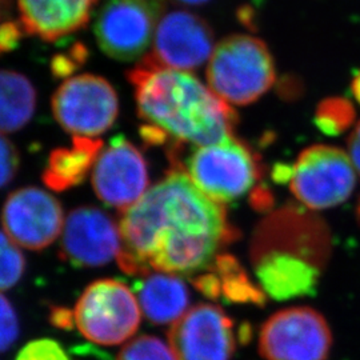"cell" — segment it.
I'll return each mask as SVG.
<instances>
[{
	"label": "cell",
	"mask_w": 360,
	"mask_h": 360,
	"mask_svg": "<svg viewBox=\"0 0 360 360\" xmlns=\"http://www.w3.org/2000/svg\"><path fill=\"white\" fill-rule=\"evenodd\" d=\"M122 251L126 274L153 271L193 275L208 270L224 245L236 239L223 203L207 196L181 169H172L142 198L122 211Z\"/></svg>",
	"instance_id": "1"
},
{
	"label": "cell",
	"mask_w": 360,
	"mask_h": 360,
	"mask_svg": "<svg viewBox=\"0 0 360 360\" xmlns=\"http://www.w3.org/2000/svg\"><path fill=\"white\" fill-rule=\"evenodd\" d=\"M127 79L143 120V141L168 147L171 162L183 155L184 144L199 147L232 136L236 112L191 74L156 65L144 56L127 72Z\"/></svg>",
	"instance_id": "2"
},
{
	"label": "cell",
	"mask_w": 360,
	"mask_h": 360,
	"mask_svg": "<svg viewBox=\"0 0 360 360\" xmlns=\"http://www.w3.org/2000/svg\"><path fill=\"white\" fill-rule=\"evenodd\" d=\"M275 63L263 40L251 35L223 39L208 60L207 82L224 102L247 105L260 99L274 86Z\"/></svg>",
	"instance_id": "3"
},
{
	"label": "cell",
	"mask_w": 360,
	"mask_h": 360,
	"mask_svg": "<svg viewBox=\"0 0 360 360\" xmlns=\"http://www.w3.org/2000/svg\"><path fill=\"white\" fill-rule=\"evenodd\" d=\"M181 171L199 190L219 203L242 198L262 176L259 158L233 136L193 148Z\"/></svg>",
	"instance_id": "4"
},
{
	"label": "cell",
	"mask_w": 360,
	"mask_h": 360,
	"mask_svg": "<svg viewBox=\"0 0 360 360\" xmlns=\"http://www.w3.org/2000/svg\"><path fill=\"white\" fill-rule=\"evenodd\" d=\"M72 326L94 343L116 346L135 334L141 324V306L129 287L115 279L91 283L71 311Z\"/></svg>",
	"instance_id": "5"
},
{
	"label": "cell",
	"mask_w": 360,
	"mask_h": 360,
	"mask_svg": "<svg viewBox=\"0 0 360 360\" xmlns=\"http://www.w3.org/2000/svg\"><path fill=\"white\" fill-rule=\"evenodd\" d=\"M352 162L345 151L331 146H311L295 163L282 168L296 199L311 210H327L346 202L356 178Z\"/></svg>",
	"instance_id": "6"
},
{
	"label": "cell",
	"mask_w": 360,
	"mask_h": 360,
	"mask_svg": "<svg viewBox=\"0 0 360 360\" xmlns=\"http://www.w3.org/2000/svg\"><path fill=\"white\" fill-rule=\"evenodd\" d=\"M52 112L72 136L96 138L111 129L119 115V99L104 77L82 74L67 79L55 91Z\"/></svg>",
	"instance_id": "7"
},
{
	"label": "cell",
	"mask_w": 360,
	"mask_h": 360,
	"mask_svg": "<svg viewBox=\"0 0 360 360\" xmlns=\"http://www.w3.org/2000/svg\"><path fill=\"white\" fill-rule=\"evenodd\" d=\"M165 0H105L94 32L98 46L111 59L134 62L154 40Z\"/></svg>",
	"instance_id": "8"
},
{
	"label": "cell",
	"mask_w": 360,
	"mask_h": 360,
	"mask_svg": "<svg viewBox=\"0 0 360 360\" xmlns=\"http://www.w3.org/2000/svg\"><path fill=\"white\" fill-rule=\"evenodd\" d=\"M333 334L322 314L309 307L275 312L263 323L259 352L266 360H327Z\"/></svg>",
	"instance_id": "9"
},
{
	"label": "cell",
	"mask_w": 360,
	"mask_h": 360,
	"mask_svg": "<svg viewBox=\"0 0 360 360\" xmlns=\"http://www.w3.org/2000/svg\"><path fill=\"white\" fill-rule=\"evenodd\" d=\"M91 181L99 200L124 211L148 191V165L134 143L116 135L98 156Z\"/></svg>",
	"instance_id": "10"
},
{
	"label": "cell",
	"mask_w": 360,
	"mask_h": 360,
	"mask_svg": "<svg viewBox=\"0 0 360 360\" xmlns=\"http://www.w3.org/2000/svg\"><path fill=\"white\" fill-rule=\"evenodd\" d=\"M168 343L176 360H231L235 327L219 306L200 303L172 324Z\"/></svg>",
	"instance_id": "11"
},
{
	"label": "cell",
	"mask_w": 360,
	"mask_h": 360,
	"mask_svg": "<svg viewBox=\"0 0 360 360\" xmlns=\"http://www.w3.org/2000/svg\"><path fill=\"white\" fill-rule=\"evenodd\" d=\"M1 224L16 245L39 251L51 245L63 231V207L41 188H19L6 199Z\"/></svg>",
	"instance_id": "12"
},
{
	"label": "cell",
	"mask_w": 360,
	"mask_h": 360,
	"mask_svg": "<svg viewBox=\"0 0 360 360\" xmlns=\"http://www.w3.org/2000/svg\"><path fill=\"white\" fill-rule=\"evenodd\" d=\"M214 34L206 20L183 10L160 16L155 31L153 52L147 55L156 65L180 71H193L210 60Z\"/></svg>",
	"instance_id": "13"
},
{
	"label": "cell",
	"mask_w": 360,
	"mask_h": 360,
	"mask_svg": "<svg viewBox=\"0 0 360 360\" xmlns=\"http://www.w3.org/2000/svg\"><path fill=\"white\" fill-rule=\"evenodd\" d=\"M122 251L119 224L98 207H77L65 220L60 257L77 267H102Z\"/></svg>",
	"instance_id": "14"
},
{
	"label": "cell",
	"mask_w": 360,
	"mask_h": 360,
	"mask_svg": "<svg viewBox=\"0 0 360 360\" xmlns=\"http://www.w3.org/2000/svg\"><path fill=\"white\" fill-rule=\"evenodd\" d=\"M254 271L263 292L283 302L314 295L322 276L323 264L282 248L251 250Z\"/></svg>",
	"instance_id": "15"
},
{
	"label": "cell",
	"mask_w": 360,
	"mask_h": 360,
	"mask_svg": "<svg viewBox=\"0 0 360 360\" xmlns=\"http://www.w3.org/2000/svg\"><path fill=\"white\" fill-rule=\"evenodd\" d=\"M98 0H18L25 32L46 41L68 37L87 26Z\"/></svg>",
	"instance_id": "16"
},
{
	"label": "cell",
	"mask_w": 360,
	"mask_h": 360,
	"mask_svg": "<svg viewBox=\"0 0 360 360\" xmlns=\"http://www.w3.org/2000/svg\"><path fill=\"white\" fill-rule=\"evenodd\" d=\"M136 297L143 315L155 324L179 321L190 304L186 283L178 275L166 272L144 275L136 285Z\"/></svg>",
	"instance_id": "17"
},
{
	"label": "cell",
	"mask_w": 360,
	"mask_h": 360,
	"mask_svg": "<svg viewBox=\"0 0 360 360\" xmlns=\"http://www.w3.org/2000/svg\"><path fill=\"white\" fill-rule=\"evenodd\" d=\"M102 150L101 139L74 136L71 147H60L50 154L41 174L43 183L58 193L77 187L87 179Z\"/></svg>",
	"instance_id": "18"
},
{
	"label": "cell",
	"mask_w": 360,
	"mask_h": 360,
	"mask_svg": "<svg viewBox=\"0 0 360 360\" xmlns=\"http://www.w3.org/2000/svg\"><path fill=\"white\" fill-rule=\"evenodd\" d=\"M37 110V90L20 72L0 70V132L23 129Z\"/></svg>",
	"instance_id": "19"
},
{
	"label": "cell",
	"mask_w": 360,
	"mask_h": 360,
	"mask_svg": "<svg viewBox=\"0 0 360 360\" xmlns=\"http://www.w3.org/2000/svg\"><path fill=\"white\" fill-rule=\"evenodd\" d=\"M214 274L218 285V297L229 303L264 304L266 294L252 283L240 263L231 255H219L208 269Z\"/></svg>",
	"instance_id": "20"
},
{
	"label": "cell",
	"mask_w": 360,
	"mask_h": 360,
	"mask_svg": "<svg viewBox=\"0 0 360 360\" xmlns=\"http://www.w3.org/2000/svg\"><path fill=\"white\" fill-rule=\"evenodd\" d=\"M26 271V259L13 239L0 231V292L19 283Z\"/></svg>",
	"instance_id": "21"
},
{
	"label": "cell",
	"mask_w": 360,
	"mask_h": 360,
	"mask_svg": "<svg viewBox=\"0 0 360 360\" xmlns=\"http://www.w3.org/2000/svg\"><path fill=\"white\" fill-rule=\"evenodd\" d=\"M116 360H176L171 347L156 336L143 335L129 342Z\"/></svg>",
	"instance_id": "22"
},
{
	"label": "cell",
	"mask_w": 360,
	"mask_h": 360,
	"mask_svg": "<svg viewBox=\"0 0 360 360\" xmlns=\"http://www.w3.org/2000/svg\"><path fill=\"white\" fill-rule=\"evenodd\" d=\"M354 120V107L345 99H327L316 112V123L327 134H338Z\"/></svg>",
	"instance_id": "23"
},
{
	"label": "cell",
	"mask_w": 360,
	"mask_h": 360,
	"mask_svg": "<svg viewBox=\"0 0 360 360\" xmlns=\"http://www.w3.org/2000/svg\"><path fill=\"white\" fill-rule=\"evenodd\" d=\"M20 20L11 16V0H0V55L13 51L23 38Z\"/></svg>",
	"instance_id": "24"
},
{
	"label": "cell",
	"mask_w": 360,
	"mask_h": 360,
	"mask_svg": "<svg viewBox=\"0 0 360 360\" xmlns=\"http://www.w3.org/2000/svg\"><path fill=\"white\" fill-rule=\"evenodd\" d=\"M16 360H70L65 348L53 339L43 338L27 343Z\"/></svg>",
	"instance_id": "25"
},
{
	"label": "cell",
	"mask_w": 360,
	"mask_h": 360,
	"mask_svg": "<svg viewBox=\"0 0 360 360\" xmlns=\"http://www.w3.org/2000/svg\"><path fill=\"white\" fill-rule=\"evenodd\" d=\"M19 338V319L11 302L0 294V354L10 349Z\"/></svg>",
	"instance_id": "26"
},
{
	"label": "cell",
	"mask_w": 360,
	"mask_h": 360,
	"mask_svg": "<svg viewBox=\"0 0 360 360\" xmlns=\"http://www.w3.org/2000/svg\"><path fill=\"white\" fill-rule=\"evenodd\" d=\"M19 166L20 156L16 146L8 138L0 135V190L13 181Z\"/></svg>",
	"instance_id": "27"
},
{
	"label": "cell",
	"mask_w": 360,
	"mask_h": 360,
	"mask_svg": "<svg viewBox=\"0 0 360 360\" xmlns=\"http://www.w3.org/2000/svg\"><path fill=\"white\" fill-rule=\"evenodd\" d=\"M86 58H87V50L82 44H77L70 51V55H60L53 59L52 72L56 77H65L71 74L74 70H77V67L86 60Z\"/></svg>",
	"instance_id": "28"
},
{
	"label": "cell",
	"mask_w": 360,
	"mask_h": 360,
	"mask_svg": "<svg viewBox=\"0 0 360 360\" xmlns=\"http://www.w3.org/2000/svg\"><path fill=\"white\" fill-rule=\"evenodd\" d=\"M348 156L360 174V122L348 139Z\"/></svg>",
	"instance_id": "29"
},
{
	"label": "cell",
	"mask_w": 360,
	"mask_h": 360,
	"mask_svg": "<svg viewBox=\"0 0 360 360\" xmlns=\"http://www.w3.org/2000/svg\"><path fill=\"white\" fill-rule=\"evenodd\" d=\"M351 90H352V94H354L356 102L360 104V71L354 77V79H352Z\"/></svg>",
	"instance_id": "30"
},
{
	"label": "cell",
	"mask_w": 360,
	"mask_h": 360,
	"mask_svg": "<svg viewBox=\"0 0 360 360\" xmlns=\"http://www.w3.org/2000/svg\"><path fill=\"white\" fill-rule=\"evenodd\" d=\"M178 3L181 4H187V6H200V4H205L208 0H175Z\"/></svg>",
	"instance_id": "31"
},
{
	"label": "cell",
	"mask_w": 360,
	"mask_h": 360,
	"mask_svg": "<svg viewBox=\"0 0 360 360\" xmlns=\"http://www.w3.org/2000/svg\"><path fill=\"white\" fill-rule=\"evenodd\" d=\"M359 214H360V206H359Z\"/></svg>",
	"instance_id": "32"
}]
</instances>
